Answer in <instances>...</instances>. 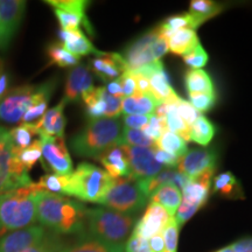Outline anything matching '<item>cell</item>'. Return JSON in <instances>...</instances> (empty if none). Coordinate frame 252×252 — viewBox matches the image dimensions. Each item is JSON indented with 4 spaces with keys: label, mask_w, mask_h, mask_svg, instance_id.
<instances>
[{
    "label": "cell",
    "mask_w": 252,
    "mask_h": 252,
    "mask_svg": "<svg viewBox=\"0 0 252 252\" xmlns=\"http://www.w3.org/2000/svg\"><path fill=\"white\" fill-rule=\"evenodd\" d=\"M36 220L58 235L81 234L86 229L88 209L78 201L59 194H36Z\"/></svg>",
    "instance_id": "obj_1"
},
{
    "label": "cell",
    "mask_w": 252,
    "mask_h": 252,
    "mask_svg": "<svg viewBox=\"0 0 252 252\" xmlns=\"http://www.w3.org/2000/svg\"><path fill=\"white\" fill-rule=\"evenodd\" d=\"M122 133L123 126L119 119H94L72 138L71 149L78 157L98 159L104 152L122 144Z\"/></svg>",
    "instance_id": "obj_2"
},
{
    "label": "cell",
    "mask_w": 252,
    "mask_h": 252,
    "mask_svg": "<svg viewBox=\"0 0 252 252\" xmlns=\"http://www.w3.org/2000/svg\"><path fill=\"white\" fill-rule=\"evenodd\" d=\"M36 185L0 194V234L33 225L36 220Z\"/></svg>",
    "instance_id": "obj_3"
},
{
    "label": "cell",
    "mask_w": 252,
    "mask_h": 252,
    "mask_svg": "<svg viewBox=\"0 0 252 252\" xmlns=\"http://www.w3.org/2000/svg\"><path fill=\"white\" fill-rule=\"evenodd\" d=\"M135 217L108 208L88 209L87 223L89 236L108 243L121 244L132 232Z\"/></svg>",
    "instance_id": "obj_4"
},
{
    "label": "cell",
    "mask_w": 252,
    "mask_h": 252,
    "mask_svg": "<svg viewBox=\"0 0 252 252\" xmlns=\"http://www.w3.org/2000/svg\"><path fill=\"white\" fill-rule=\"evenodd\" d=\"M112 180L111 176L99 167L82 162L70 174L68 195L81 201L98 203Z\"/></svg>",
    "instance_id": "obj_5"
},
{
    "label": "cell",
    "mask_w": 252,
    "mask_h": 252,
    "mask_svg": "<svg viewBox=\"0 0 252 252\" xmlns=\"http://www.w3.org/2000/svg\"><path fill=\"white\" fill-rule=\"evenodd\" d=\"M146 201L147 197L141 191L138 180L131 174L126 178L113 179L98 203L115 212L133 215L143 209Z\"/></svg>",
    "instance_id": "obj_6"
},
{
    "label": "cell",
    "mask_w": 252,
    "mask_h": 252,
    "mask_svg": "<svg viewBox=\"0 0 252 252\" xmlns=\"http://www.w3.org/2000/svg\"><path fill=\"white\" fill-rule=\"evenodd\" d=\"M215 168L208 169L201 175L191 179L190 182L182 189V201L175 215L179 226L185 224L208 202L210 182Z\"/></svg>",
    "instance_id": "obj_7"
},
{
    "label": "cell",
    "mask_w": 252,
    "mask_h": 252,
    "mask_svg": "<svg viewBox=\"0 0 252 252\" xmlns=\"http://www.w3.org/2000/svg\"><path fill=\"white\" fill-rule=\"evenodd\" d=\"M33 184L28 172L20 165L15 157L13 146L9 143L0 149V194Z\"/></svg>",
    "instance_id": "obj_8"
},
{
    "label": "cell",
    "mask_w": 252,
    "mask_h": 252,
    "mask_svg": "<svg viewBox=\"0 0 252 252\" xmlns=\"http://www.w3.org/2000/svg\"><path fill=\"white\" fill-rule=\"evenodd\" d=\"M35 90L36 86H23L8 91L0 100V121L7 124H15L23 121Z\"/></svg>",
    "instance_id": "obj_9"
},
{
    "label": "cell",
    "mask_w": 252,
    "mask_h": 252,
    "mask_svg": "<svg viewBox=\"0 0 252 252\" xmlns=\"http://www.w3.org/2000/svg\"><path fill=\"white\" fill-rule=\"evenodd\" d=\"M119 146L125 152L131 174L137 180L153 178L163 171V166L156 160L153 149L128 146V145H119Z\"/></svg>",
    "instance_id": "obj_10"
},
{
    "label": "cell",
    "mask_w": 252,
    "mask_h": 252,
    "mask_svg": "<svg viewBox=\"0 0 252 252\" xmlns=\"http://www.w3.org/2000/svg\"><path fill=\"white\" fill-rule=\"evenodd\" d=\"M158 36L159 32L154 28L153 31L145 33L126 47L122 56L127 64L128 70L135 71L157 61L153 55V47Z\"/></svg>",
    "instance_id": "obj_11"
},
{
    "label": "cell",
    "mask_w": 252,
    "mask_h": 252,
    "mask_svg": "<svg viewBox=\"0 0 252 252\" xmlns=\"http://www.w3.org/2000/svg\"><path fill=\"white\" fill-rule=\"evenodd\" d=\"M26 1L0 0V50L8 47L23 20Z\"/></svg>",
    "instance_id": "obj_12"
},
{
    "label": "cell",
    "mask_w": 252,
    "mask_h": 252,
    "mask_svg": "<svg viewBox=\"0 0 252 252\" xmlns=\"http://www.w3.org/2000/svg\"><path fill=\"white\" fill-rule=\"evenodd\" d=\"M42 157L55 174H71L72 161L62 137H40Z\"/></svg>",
    "instance_id": "obj_13"
},
{
    "label": "cell",
    "mask_w": 252,
    "mask_h": 252,
    "mask_svg": "<svg viewBox=\"0 0 252 252\" xmlns=\"http://www.w3.org/2000/svg\"><path fill=\"white\" fill-rule=\"evenodd\" d=\"M47 234L48 232L41 225H31L7 232L0 238V252H25L42 241Z\"/></svg>",
    "instance_id": "obj_14"
},
{
    "label": "cell",
    "mask_w": 252,
    "mask_h": 252,
    "mask_svg": "<svg viewBox=\"0 0 252 252\" xmlns=\"http://www.w3.org/2000/svg\"><path fill=\"white\" fill-rule=\"evenodd\" d=\"M141 74L146 75L150 81V94L154 97L158 103L168 102L178 98V94L171 87L169 76L163 68L161 61H156L152 64L138 69Z\"/></svg>",
    "instance_id": "obj_15"
},
{
    "label": "cell",
    "mask_w": 252,
    "mask_h": 252,
    "mask_svg": "<svg viewBox=\"0 0 252 252\" xmlns=\"http://www.w3.org/2000/svg\"><path fill=\"white\" fill-rule=\"evenodd\" d=\"M176 168L194 179L208 169L216 168V153L213 150H190L184 157L179 158Z\"/></svg>",
    "instance_id": "obj_16"
},
{
    "label": "cell",
    "mask_w": 252,
    "mask_h": 252,
    "mask_svg": "<svg viewBox=\"0 0 252 252\" xmlns=\"http://www.w3.org/2000/svg\"><path fill=\"white\" fill-rule=\"evenodd\" d=\"M91 70L104 82L118 80L126 70H128L124 58L118 53H100L90 61Z\"/></svg>",
    "instance_id": "obj_17"
},
{
    "label": "cell",
    "mask_w": 252,
    "mask_h": 252,
    "mask_svg": "<svg viewBox=\"0 0 252 252\" xmlns=\"http://www.w3.org/2000/svg\"><path fill=\"white\" fill-rule=\"evenodd\" d=\"M168 214L160 204L150 202L145 214L137 225L134 226L132 234L140 237L150 239L153 236L161 234L169 220Z\"/></svg>",
    "instance_id": "obj_18"
},
{
    "label": "cell",
    "mask_w": 252,
    "mask_h": 252,
    "mask_svg": "<svg viewBox=\"0 0 252 252\" xmlns=\"http://www.w3.org/2000/svg\"><path fill=\"white\" fill-rule=\"evenodd\" d=\"M93 88L94 80L89 68L87 65L78 64L69 71L63 100L65 103L77 102L84 94Z\"/></svg>",
    "instance_id": "obj_19"
},
{
    "label": "cell",
    "mask_w": 252,
    "mask_h": 252,
    "mask_svg": "<svg viewBox=\"0 0 252 252\" xmlns=\"http://www.w3.org/2000/svg\"><path fill=\"white\" fill-rule=\"evenodd\" d=\"M56 87L55 80H50L46 83L36 86V90L33 94L30 108L23 117V124H35L42 118L48 108V103L53 91Z\"/></svg>",
    "instance_id": "obj_20"
},
{
    "label": "cell",
    "mask_w": 252,
    "mask_h": 252,
    "mask_svg": "<svg viewBox=\"0 0 252 252\" xmlns=\"http://www.w3.org/2000/svg\"><path fill=\"white\" fill-rule=\"evenodd\" d=\"M65 102L61 100L54 108L47 110L45 115L39 122L35 123L37 134L40 137H62L64 134L65 121L63 110H64Z\"/></svg>",
    "instance_id": "obj_21"
},
{
    "label": "cell",
    "mask_w": 252,
    "mask_h": 252,
    "mask_svg": "<svg viewBox=\"0 0 252 252\" xmlns=\"http://www.w3.org/2000/svg\"><path fill=\"white\" fill-rule=\"evenodd\" d=\"M60 40L62 41V46L68 50L69 53L74 54L77 58L86 56L89 54L99 55L100 53L98 49H96L90 42L89 39L84 35L83 32L80 30L74 31H60Z\"/></svg>",
    "instance_id": "obj_22"
},
{
    "label": "cell",
    "mask_w": 252,
    "mask_h": 252,
    "mask_svg": "<svg viewBox=\"0 0 252 252\" xmlns=\"http://www.w3.org/2000/svg\"><path fill=\"white\" fill-rule=\"evenodd\" d=\"M105 168V172L112 179L126 178L131 175L127 158L121 146H115L104 152L98 159Z\"/></svg>",
    "instance_id": "obj_23"
},
{
    "label": "cell",
    "mask_w": 252,
    "mask_h": 252,
    "mask_svg": "<svg viewBox=\"0 0 252 252\" xmlns=\"http://www.w3.org/2000/svg\"><path fill=\"white\" fill-rule=\"evenodd\" d=\"M158 103L151 94L135 93L122 100V112L125 115L152 116Z\"/></svg>",
    "instance_id": "obj_24"
},
{
    "label": "cell",
    "mask_w": 252,
    "mask_h": 252,
    "mask_svg": "<svg viewBox=\"0 0 252 252\" xmlns=\"http://www.w3.org/2000/svg\"><path fill=\"white\" fill-rule=\"evenodd\" d=\"M59 252H125L124 244H113L99 239L84 236L78 239L76 243L63 247Z\"/></svg>",
    "instance_id": "obj_25"
},
{
    "label": "cell",
    "mask_w": 252,
    "mask_h": 252,
    "mask_svg": "<svg viewBox=\"0 0 252 252\" xmlns=\"http://www.w3.org/2000/svg\"><path fill=\"white\" fill-rule=\"evenodd\" d=\"M150 198L151 202L160 204L169 216H175L181 204L182 195L180 189L175 185L168 184L154 191Z\"/></svg>",
    "instance_id": "obj_26"
},
{
    "label": "cell",
    "mask_w": 252,
    "mask_h": 252,
    "mask_svg": "<svg viewBox=\"0 0 252 252\" xmlns=\"http://www.w3.org/2000/svg\"><path fill=\"white\" fill-rule=\"evenodd\" d=\"M198 37L194 30L184 28L172 33L167 39L168 50L175 55L184 56L198 45Z\"/></svg>",
    "instance_id": "obj_27"
},
{
    "label": "cell",
    "mask_w": 252,
    "mask_h": 252,
    "mask_svg": "<svg viewBox=\"0 0 252 252\" xmlns=\"http://www.w3.org/2000/svg\"><path fill=\"white\" fill-rule=\"evenodd\" d=\"M214 193L225 198H244L243 189L236 176L230 172L220 173L214 179Z\"/></svg>",
    "instance_id": "obj_28"
},
{
    "label": "cell",
    "mask_w": 252,
    "mask_h": 252,
    "mask_svg": "<svg viewBox=\"0 0 252 252\" xmlns=\"http://www.w3.org/2000/svg\"><path fill=\"white\" fill-rule=\"evenodd\" d=\"M188 94H216L209 75L202 69H190L185 75Z\"/></svg>",
    "instance_id": "obj_29"
},
{
    "label": "cell",
    "mask_w": 252,
    "mask_h": 252,
    "mask_svg": "<svg viewBox=\"0 0 252 252\" xmlns=\"http://www.w3.org/2000/svg\"><path fill=\"white\" fill-rule=\"evenodd\" d=\"M158 149L165 151V152L175 156L176 158L184 157L188 152L187 143L182 139L179 134L166 130L161 134V137L156 141Z\"/></svg>",
    "instance_id": "obj_30"
},
{
    "label": "cell",
    "mask_w": 252,
    "mask_h": 252,
    "mask_svg": "<svg viewBox=\"0 0 252 252\" xmlns=\"http://www.w3.org/2000/svg\"><path fill=\"white\" fill-rule=\"evenodd\" d=\"M36 187L40 191H48L53 194L68 195L70 185V174H46L36 182Z\"/></svg>",
    "instance_id": "obj_31"
},
{
    "label": "cell",
    "mask_w": 252,
    "mask_h": 252,
    "mask_svg": "<svg viewBox=\"0 0 252 252\" xmlns=\"http://www.w3.org/2000/svg\"><path fill=\"white\" fill-rule=\"evenodd\" d=\"M176 173H178V171H175L173 168L163 169V171L160 172L158 175L153 176V178L138 180V185H139L141 191H143L145 196L150 198L154 191L158 190L160 187H162V186L168 184L174 185V178Z\"/></svg>",
    "instance_id": "obj_32"
},
{
    "label": "cell",
    "mask_w": 252,
    "mask_h": 252,
    "mask_svg": "<svg viewBox=\"0 0 252 252\" xmlns=\"http://www.w3.org/2000/svg\"><path fill=\"white\" fill-rule=\"evenodd\" d=\"M215 131L213 123L204 116H201L190 126V140L202 146H207L215 135Z\"/></svg>",
    "instance_id": "obj_33"
},
{
    "label": "cell",
    "mask_w": 252,
    "mask_h": 252,
    "mask_svg": "<svg viewBox=\"0 0 252 252\" xmlns=\"http://www.w3.org/2000/svg\"><path fill=\"white\" fill-rule=\"evenodd\" d=\"M36 134L35 125L21 124L9 131V143L12 144L14 150H24L33 143V137Z\"/></svg>",
    "instance_id": "obj_34"
},
{
    "label": "cell",
    "mask_w": 252,
    "mask_h": 252,
    "mask_svg": "<svg viewBox=\"0 0 252 252\" xmlns=\"http://www.w3.org/2000/svg\"><path fill=\"white\" fill-rule=\"evenodd\" d=\"M50 64H56L61 68L76 67L80 63V58L69 53L61 43H52L47 48Z\"/></svg>",
    "instance_id": "obj_35"
},
{
    "label": "cell",
    "mask_w": 252,
    "mask_h": 252,
    "mask_svg": "<svg viewBox=\"0 0 252 252\" xmlns=\"http://www.w3.org/2000/svg\"><path fill=\"white\" fill-rule=\"evenodd\" d=\"M222 9V6L210 0H193L190 2L189 13L196 19L200 25H202L204 21L219 14Z\"/></svg>",
    "instance_id": "obj_36"
},
{
    "label": "cell",
    "mask_w": 252,
    "mask_h": 252,
    "mask_svg": "<svg viewBox=\"0 0 252 252\" xmlns=\"http://www.w3.org/2000/svg\"><path fill=\"white\" fill-rule=\"evenodd\" d=\"M14 153H15V157H17L18 161L20 162V165L23 166L27 172H30L32 167L35 165V163L40 160V158L42 157L41 141L40 139L34 140L30 146L26 147V149L20 150V151L14 150Z\"/></svg>",
    "instance_id": "obj_37"
},
{
    "label": "cell",
    "mask_w": 252,
    "mask_h": 252,
    "mask_svg": "<svg viewBox=\"0 0 252 252\" xmlns=\"http://www.w3.org/2000/svg\"><path fill=\"white\" fill-rule=\"evenodd\" d=\"M121 145L154 149V147H156V141L150 139V138L141 130H133V128L123 127Z\"/></svg>",
    "instance_id": "obj_38"
},
{
    "label": "cell",
    "mask_w": 252,
    "mask_h": 252,
    "mask_svg": "<svg viewBox=\"0 0 252 252\" xmlns=\"http://www.w3.org/2000/svg\"><path fill=\"white\" fill-rule=\"evenodd\" d=\"M179 231H180V226L176 223L175 217L171 216L162 231L163 242H165V250H163V252L178 251Z\"/></svg>",
    "instance_id": "obj_39"
},
{
    "label": "cell",
    "mask_w": 252,
    "mask_h": 252,
    "mask_svg": "<svg viewBox=\"0 0 252 252\" xmlns=\"http://www.w3.org/2000/svg\"><path fill=\"white\" fill-rule=\"evenodd\" d=\"M54 12L60 25H61V28L64 31L78 30V27L83 21L88 23L86 15L74 13V12L62 11V9H55Z\"/></svg>",
    "instance_id": "obj_40"
},
{
    "label": "cell",
    "mask_w": 252,
    "mask_h": 252,
    "mask_svg": "<svg viewBox=\"0 0 252 252\" xmlns=\"http://www.w3.org/2000/svg\"><path fill=\"white\" fill-rule=\"evenodd\" d=\"M184 61L191 69H201L208 63V54L202 46L198 45L184 56Z\"/></svg>",
    "instance_id": "obj_41"
},
{
    "label": "cell",
    "mask_w": 252,
    "mask_h": 252,
    "mask_svg": "<svg viewBox=\"0 0 252 252\" xmlns=\"http://www.w3.org/2000/svg\"><path fill=\"white\" fill-rule=\"evenodd\" d=\"M64 247L61 239L54 234H47L42 241L28 249L25 252H59Z\"/></svg>",
    "instance_id": "obj_42"
},
{
    "label": "cell",
    "mask_w": 252,
    "mask_h": 252,
    "mask_svg": "<svg viewBox=\"0 0 252 252\" xmlns=\"http://www.w3.org/2000/svg\"><path fill=\"white\" fill-rule=\"evenodd\" d=\"M46 2L55 9L74 12L81 15H86V8L88 6V1L84 0H48Z\"/></svg>",
    "instance_id": "obj_43"
},
{
    "label": "cell",
    "mask_w": 252,
    "mask_h": 252,
    "mask_svg": "<svg viewBox=\"0 0 252 252\" xmlns=\"http://www.w3.org/2000/svg\"><path fill=\"white\" fill-rule=\"evenodd\" d=\"M176 111H178V115L180 116L181 119L186 123V125L188 127H190L196 122V119L202 116L190 103L182 99L181 97L179 98L178 104H176Z\"/></svg>",
    "instance_id": "obj_44"
},
{
    "label": "cell",
    "mask_w": 252,
    "mask_h": 252,
    "mask_svg": "<svg viewBox=\"0 0 252 252\" xmlns=\"http://www.w3.org/2000/svg\"><path fill=\"white\" fill-rule=\"evenodd\" d=\"M167 130L165 118H160L156 115L150 116V121L147 125L143 128V131L150 139L157 141L161 137V134Z\"/></svg>",
    "instance_id": "obj_45"
},
{
    "label": "cell",
    "mask_w": 252,
    "mask_h": 252,
    "mask_svg": "<svg viewBox=\"0 0 252 252\" xmlns=\"http://www.w3.org/2000/svg\"><path fill=\"white\" fill-rule=\"evenodd\" d=\"M190 104L198 112H204L214 108L216 103V94H188Z\"/></svg>",
    "instance_id": "obj_46"
},
{
    "label": "cell",
    "mask_w": 252,
    "mask_h": 252,
    "mask_svg": "<svg viewBox=\"0 0 252 252\" xmlns=\"http://www.w3.org/2000/svg\"><path fill=\"white\" fill-rule=\"evenodd\" d=\"M102 97L105 102L106 111L105 118H117L122 113V100L115 98L111 94H108L105 88L102 87Z\"/></svg>",
    "instance_id": "obj_47"
},
{
    "label": "cell",
    "mask_w": 252,
    "mask_h": 252,
    "mask_svg": "<svg viewBox=\"0 0 252 252\" xmlns=\"http://www.w3.org/2000/svg\"><path fill=\"white\" fill-rule=\"evenodd\" d=\"M125 252H152L150 249L149 241L146 238L140 237L132 234L124 245Z\"/></svg>",
    "instance_id": "obj_48"
},
{
    "label": "cell",
    "mask_w": 252,
    "mask_h": 252,
    "mask_svg": "<svg viewBox=\"0 0 252 252\" xmlns=\"http://www.w3.org/2000/svg\"><path fill=\"white\" fill-rule=\"evenodd\" d=\"M118 82L119 84H121L125 98L126 97L133 96L135 93H138L137 82H135L134 75L131 70H126L124 74L118 78Z\"/></svg>",
    "instance_id": "obj_49"
},
{
    "label": "cell",
    "mask_w": 252,
    "mask_h": 252,
    "mask_svg": "<svg viewBox=\"0 0 252 252\" xmlns=\"http://www.w3.org/2000/svg\"><path fill=\"white\" fill-rule=\"evenodd\" d=\"M150 121V116L143 115H125L123 117L124 127L133 128V130H143Z\"/></svg>",
    "instance_id": "obj_50"
},
{
    "label": "cell",
    "mask_w": 252,
    "mask_h": 252,
    "mask_svg": "<svg viewBox=\"0 0 252 252\" xmlns=\"http://www.w3.org/2000/svg\"><path fill=\"white\" fill-rule=\"evenodd\" d=\"M154 152V157H156V160L160 165L163 166V168L167 167V168H174L176 167V163H178L179 158H176L175 156H172V154L165 152V151L158 149L156 146L153 149Z\"/></svg>",
    "instance_id": "obj_51"
},
{
    "label": "cell",
    "mask_w": 252,
    "mask_h": 252,
    "mask_svg": "<svg viewBox=\"0 0 252 252\" xmlns=\"http://www.w3.org/2000/svg\"><path fill=\"white\" fill-rule=\"evenodd\" d=\"M134 75L135 82H137V90L141 94H150V81L146 75L141 74L139 71H132Z\"/></svg>",
    "instance_id": "obj_52"
},
{
    "label": "cell",
    "mask_w": 252,
    "mask_h": 252,
    "mask_svg": "<svg viewBox=\"0 0 252 252\" xmlns=\"http://www.w3.org/2000/svg\"><path fill=\"white\" fill-rule=\"evenodd\" d=\"M234 252H252V237H244L230 245Z\"/></svg>",
    "instance_id": "obj_53"
},
{
    "label": "cell",
    "mask_w": 252,
    "mask_h": 252,
    "mask_svg": "<svg viewBox=\"0 0 252 252\" xmlns=\"http://www.w3.org/2000/svg\"><path fill=\"white\" fill-rule=\"evenodd\" d=\"M147 241H149L150 249L152 252H163V250H165V242H163L162 232L153 236V237L147 239Z\"/></svg>",
    "instance_id": "obj_54"
},
{
    "label": "cell",
    "mask_w": 252,
    "mask_h": 252,
    "mask_svg": "<svg viewBox=\"0 0 252 252\" xmlns=\"http://www.w3.org/2000/svg\"><path fill=\"white\" fill-rule=\"evenodd\" d=\"M8 93V74L4 69L2 63H0V100Z\"/></svg>",
    "instance_id": "obj_55"
},
{
    "label": "cell",
    "mask_w": 252,
    "mask_h": 252,
    "mask_svg": "<svg viewBox=\"0 0 252 252\" xmlns=\"http://www.w3.org/2000/svg\"><path fill=\"white\" fill-rule=\"evenodd\" d=\"M105 89L108 91V94H111V96L115 97V98L122 100V98H124L125 97L118 80L110 82V83H108V87H106Z\"/></svg>",
    "instance_id": "obj_56"
},
{
    "label": "cell",
    "mask_w": 252,
    "mask_h": 252,
    "mask_svg": "<svg viewBox=\"0 0 252 252\" xmlns=\"http://www.w3.org/2000/svg\"><path fill=\"white\" fill-rule=\"evenodd\" d=\"M9 139V130L0 126V149L4 147V145L7 143Z\"/></svg>",
    "instance_id": "obj_57"
},
{
    "label": "cell",
    "mask_w": 252,
    "mask_h": 252,
    "mask_svg": "<svg viewBox=\"0 0 252 252\" xmlns=\"http://www.w3.org/2000/svg\"><path fill=\"white\" fill-rule=\"evenodd\" d=\"M216 252H234L232 251V249H231V247H225V248H222V249H220L219 251H216Z\"/></svg>",
    "instance_id": "obj_58"
},
{
    "label": "cell",
    "mask_w": 252,
    "mask_h": 252,
    "mask_svg": "<svg viewBox=\"0 0 252 252\" xmlns=\"http://www.w3.org/2000/svg\"><path fill=\"white\" fill-rule=\"evenodd\" d=\"M0 63H1V61H0Z\"/></svg>",
    "instance_id": "obj_59"
}]
</instances>
